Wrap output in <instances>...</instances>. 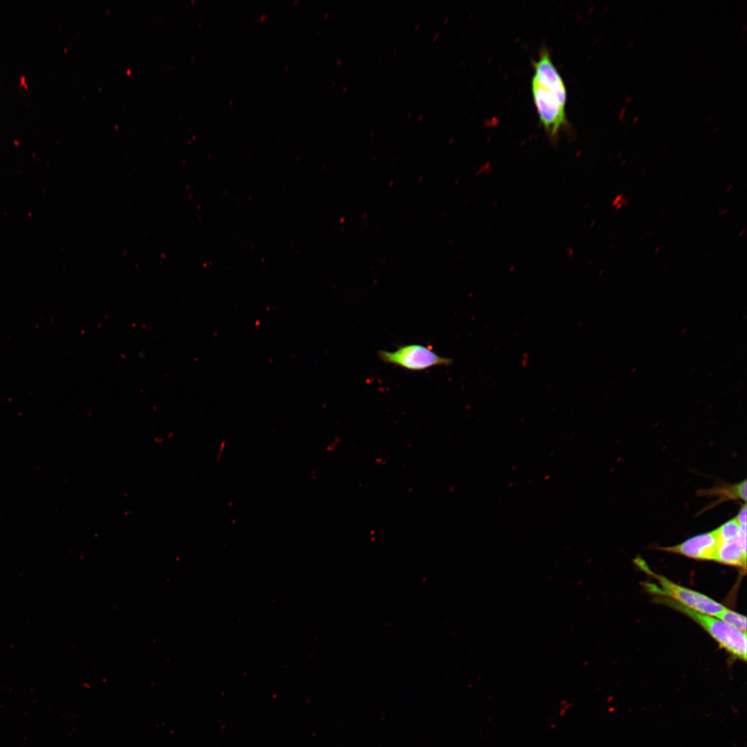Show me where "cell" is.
Listing matches in <instances>:
<instances>
[{
	"mask_svg": "<svg viewBox=\"0 0 747 747\" xmlns=\"http://www.w3.org/2000/svg\"><path fill=\"white\" fill-rule=\"evenodd\" d=\"M534 68L535 73L531 82L553 91L566 102L564 83L546 50L541 51L539 59L534 63Z\"/></svg>",
	"mask_w": 747,
	"mask_h": 747,
	"instance_id": "cell-6",
	"label": "cell"
},
{
	"mask_svg": "<svg viewBox=\"0 0 747 747\" xmlns=\"http://www.w3.org/2000/svg\"><path fill=\"white\" fill-rule=\"evenodd\" d=\"M735 518L736 519V520L737 521V522L739 524L740 526L746 525V503H744L741 506L737 515Z\"/></svg>",
	"mask_w": 747,
	"mask_h": 747,
	"instance_id": "cell-11",
	"label": "cell"
},
{
	"mask_svg": "<svg viewBox=\"0 0 747 747\" xmlns=\"http://www.w3.org/2000/svg\"><path fill=\"white\" fill-rule=\"evenodd\" d=\"M714 561L723 564L746 569V551L741 546L737 537L720 542Z\"/></svg>",
	"mask_w": 747,
	"mask_h": 747,
	"instance_id": "cell-7",
	"label": "cell"
},
{
	"mask_svg": "<svg viewBox=\"0 0 747 747\" xmlns=\"http://www.w3.org/2000/svg\"><path fill=\"white\" fill-rule=\"evenodd\" d=\"M638 118H639V116H638V115H636V116H635V117L634 118V119H633V120H632V124H634V123H635V122H636V121H637V120H638Z\"/></svg>",
	"mask_w": 747,
	"mask_h": 747,
	"instance_id": "cell-15",
	"label": "cell"
},
{
	"mask_svg": "<svg viewBox=\"0 0 747 747\" xmlns=\"http://www.w3.org/2000/svg\"><path fill=\"white\" fill-rule=\"evenodd\" d=\"M746 28H747V24H746V22H745L744 24V26H743V29H742L743 34L745 33V32L746 30Z\"/></svg>",
	"mask_w": 747,
	"mask_h": 747,
	"instance_id": "cell-14",
	"label": "cell"
},
{
	"mask_svg": "<svg viewBox=\"0 0 747 747\" xmlns=\"http://www.w3.org/2000/svg\"><path fill=\"white\" fill-rule=\"evenodd\" d=\"M719 129V127L717 126V127H715V128H714V129L712 130V132H713V133H715V132H716V131H717V130H718Z\"/></svg>",
	"mask_w": 747,
	"mask_h": 747,
	"instance_id": "cell-18",
	"label": "cell"
},
{
	"mask_svg": "<svg viewBox=\"0 0 747 747\" xmlns=\"http://www.w3.org/2000/svg\"><path fill=\"white\" fill-rule=\"evenodd\" d=\"M633 98H634V95L627 96L625 98V101H626V102H631Z\"/></svg>",
	"mask_w": 747,
	"mask_h": 747,
	"instance_id": "cell-12",
	"label": "cell"
},
{
	"mask_svg": "<svg viewBox=\"0 0 747 747\" xmlns=\"http://www.w3.org/2000/svg\"><path fill=\"white\" fill-rule=\"evenodd\" d=\"M699 496H717L719 504L726 500H741L746 501V480L735 484H724L710 489H704L698 492Z\"/></svg>",
	"mask_w": 747,
	"mask_h": 747,
	"instance_id": "cell-8",
	"label": "cell"
},
{
	"mask_svg": "<svg viewBox=\"0 0 747 747\" xmlns=\"http://www.w3.org/2000/svg\"><path fill=\"white\" fill-rule=\"evenodd\" d=\"M719 544L715 530L691 537L672 546L657 547L660 551L676 553L697 560H714Z\"/></svg>",
	"mask_w": 747,
	"mask_h": 747,
	"instance_id": "cell-5",
	"label": "cell"
},
{
	"mask_svg": "<svg viewBox=\"0 0 747 747\" xmlns=\"http://www.w3.org/2000/svg\"><path fill=\"white\" fill-rule=\"evenodd\" d=\"M732 627L746 633V617L726 607L716 616Z\"/></svg>",
	"mask_w": 747,
	"mask_h": 747,
	"instance_id": "cell-9",
	"label": "cell"
},
{
	"mask_svg": "<svg viewBox=\"0 0 747 747\" xmlns=\"http://www.w3.org/2000/svg\"><path fill=\"white\" fill-rule=\"evenodd\" d=\"M378 356L386 363L409 371H423L453 362L452 359L439 356L431 347L418 344L403 345L394 351L380 350Z\"/></svg>",
	"mask_w": 747,
	"mask_h": 747,
	"instance_id": "cell-3",
	"label": "cell"
},
{
	"mask_svg": "<svg viewBox=\"0 0 747 747\" xmlns=\"http://www.w3.org/2000/svg\"><path fill=\"white\" fill-rule=\"evenodd\" d=\"M531 89L540 120L549 138L555 141L566 124V102L553 91L535 82H531Z\"/></svg>",
	"mask_w": 747,
	"mask_h": 747,
	"instance_id": "cell-4",
	"label": "cell"
},
{
	"mask_svg": "<svg viewBox=\"0 0 747 747\" xmlns=\"http://www.w3.org/2000/svg\"><path fill=\"white\" fill-rule=\"evenodd\" d=\"M626 109H627L626 107H623L620 110V115H624L625 112L626 111Z\"/></svg>",
	"mask_w": 747,
	"mask_h": 747,
	"instance_id": "cell-13",
	"label": "cell"
},
{
	"mask_svg": "<svg viewBox=\"0 0 747 747\" xmlns=\"http://www.w3.org/2000/svg\"><path fill=\"white\" fill-rule=\"evenodd\" d=\"M711 118H712V116H711V115H710V116H707V118H706V122H708V121H709V120H710Z\"/></svg>",
	"mask_w": 747,
	"mask_h": 747,
	"instance_id": "cell-16",
	"label": "cell"
},
{
	"mask_svg": "<svg viewBox=\"0 0 747 747\" xmlns=\"http://www.w3.org/2000/svg\"><path fill=\"white\" fill-rule=\"evenodd\" d=\"M634 42V39L631 40V41H630V42H629V45H628V46H629V47L631 46Z\"/></svg>",
	"mask_w": 747,
	"mask_h": 747,
	"instance_id": "cell-17",
	"label": "cell"
},
{
	"mask_svg": "<svg viewBox=\"0 0 747 747\" xmlns=\"http://www.w3.org/2000/svg\"><path fill=\"white\" fill-rule=\"evenodd\" d=\"M661 602L686 615L735 658L746 660V633L737 629L714 616L691 610L672 600L661 598Z\"/></svg>",
	"mask_w": 747,
	"mask_h": 747,
	"instance_id": "cell-1",
	"label": "cell"
},
{
	"mask_svg": "<svg viewBox=\"0 0 747 747\" xmlns=\"http://www.w3.org/2000/svg\"><path fill=\"white\" fill-rule=\"evenodd\" d=\"M627 119L625 118V119L622 120L621 123L624 124V123H625L627 122Z\"/></svg>",
	"mask_w": 747,
	"mask_h": 747,
	"instance_id": "cell-19",
	"label": "cell"
},
{
	"mask_svg": "<svg viewBox=\"0 0 747 747\" xmlns=\"http://www.w3.org/2000/svg\"><path fill=\"white\" fill-rule=\"evenodd\" d=\"M740 525L734 517L715 529L719 542L735 539L737 537Z\"/></svg>",
	"mask_w": 747,
	"mask_h": 747,
	"instance_id": "cell-10",
	"label": "cell"
},
{
	"mask_svg": "<svg viewBox=\"0 0 747 747\" xmlns=\"http://www.w3.org/2000/svg\"><path fill=\"white\" fill-rule=\"evenodd\" d=\"M641 569L652 575L658 585L646 584L647 590L663 598H669L694 611L716 617L726 607L711 598L689 588L679 585L667 578L651 571L641 560H636Z\"/></svg>",
	"mask_w": 747,
	"mask_h": 747,
	"instance_id": "cell-2",
	"label": "cell"
}]
</instances>
